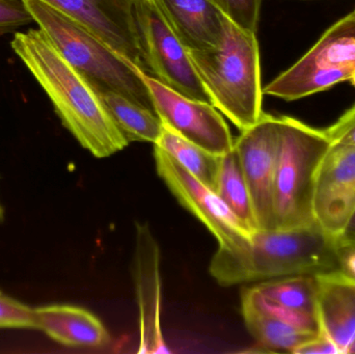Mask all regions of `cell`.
Here are the masks:
<instances>
[{
	"mask_svg": "<svg viewBox=\"0 0 355 354\" xmlns=\"http://www.w3.org/2000/svg\"><path fill=\"white\" fill-rule=\"evenodd\" d=\"M155 1L187 49H211L220 43L227 17L213 0Z\"/></svg>",
	"mask_w": 355,
	"mask_h": 354,
	"instance_id": "16",
	"label": "cell"
},
{
	"mask_svg": "<svg viewBox=\"0 0 355 354\" xmlns=\"http://www.w3.org/2000/svg\"><path fill=\"white\" fill-rule=\"evenodd\" d=\"M234 23L257 33L263 0H213Z\"/></svg>",
	"mask_w": 355,
	"mask_h": 354,
	"instance_id": "22",
	"label": "cell"
},
{
	"mask_svg": "<svg viewBox=\"0 0 355 354\" xmlns=\"http://www.w3.org/2000/svg\"><path fill=\"white\" fill-rule=\"evenodd\" d=\"M354 215L355 147L331 145L317 174L315 220L337 240Z\"/></svg>",
	"mask_w": 355,
	"mask_h": 354,
	"instance_id": "12",
	"label": "cell"
},
{
	"mask_svg": "<svg viewBox=\"0 0 355 354\" xmlns=\"http://www.w3.org/2000/svg\"><path fill=\"white\" fill-rule=\"evenodd\" d=\"M269 301L286 309L318 318L315 276H293L263 281L254 286Z\"/></svg>",
	"mask_w": 355,
	"mask_h": 354,
	"instance_id": "21",
	"label": "cell"
},
{
	"mask_svg": "<svg viewBox=\"0 0 355 354\" xmlns=\"http://www.w3.org/2000/svg\"><path fill=\"white\" fill-rule=\"evenodd\" d=\"M324 132L331 145L355 147V104Z\"/></svg>",
	"mask_w": 355,
	"mask_h": 354,
	"instance_id": "25",
	"label": "cell"
},
{
	"mask_svg": "<svg viewBox=\"0 0 355 354\" xmlns=\"http://www.w3.org/2000/svg\"><path fill=\"white\" fill-rule=\"evenodd\" d=\"M4 220V209L2 207L1 204H0V224L3 222Z\"/></svg>",
	"mask_w": 355,
	"mask_h": 354,
	"instance_id": "29",
	"label": "cell"
},
{
	"mask_svg": "<svg viewBox=\"0 0 355 354\" xmlns=\"http://www.w3.org/2000/svg\"><path fill=\"white\" fill-rule=\"evenodd\" d=\"M294 354H342L337 345L322 333L298 346Z\"/></svg>",
	"mask_w": 355,
	"mask_h": 354,
	"instance_id": "26",
	"label": "cell"
},
{
	"mask_svg": "<svg viewBox=\"0 0 355 354\" xmlns=\"http://www.w3.org/2000/svg\"><path fill=\"white\" fill-rule=\"evenodd\" d=\"M10 46L51 100L62 125L92 155L110 157L129 145L89 81L41 29L17 33Z\"/></svg>",
	"mask_w": 355,
	"mask_h": 354,
	"instance_id": "1",
	"label": "cell"
},
{
	"mask_svg": "<svg viewBox=\"0 0 355 354\" xmlns=\"http://www.w3.org/2000/svg\"><path fill=\"white\" fill-rule=\"evenodd\" d=\"M349 81H350V82H352V85H354V87H355V74L354 75V77H352V78L350 79Z\"/></svg>",
	"mask_w": 355,
	"mask_h": 354,
	"instance_id": "30",
	"label": "cell"
},
{
	"mask_svg": "<svg viewBox=\"0 0 355 354\" xmlns=\"http://www.w3.org/2000/svg\"><path fill=\"white\" fill-rule=\"evenodd\" d=\"M340 270L355 282V247H338Z\"/></svg>",
	"mask_w": 355,
	"mask_h": 354,
	"instance_id": "27",
	"label": "cell"
},
{
	"mask_svg": "<svg viewBox=\"0 0 355 354\" xmlns=\"http://www.w3.org/2000/svg\"><path fill=\"white\" fill-rule=\"evenodd\" d=\"M354 12H355V10H354Z\"/></svg>",
	"mask_w": 355,
	"mask_h": 354,
	"instance_id": "32",
	"label": "cell"
},
{
	"mask_svg": "<svg viewBox=\"0 0 355 354\" xmlns=\"http://www.w3.org/2000/svg\"><path fill=\"white\" fill-rule=\"evenodd\" d=\"M154 158L158 176L180 204L212 233L219 247L234 249L250 238L252 233L214 191L189 174L157 145H154Z\"/></svg>",
	"mask_w": 355,
	"mask_h": 354,
	"instance_id": "9",
	"label": "cell"
},
{
	"mask_svg": "<svg viewBox=\"0 0 355 354\" xmlns=\"http://www.w3.org/2000/svg\"><path fill=\"white\" fill-rule=\"evenodd\" d=\"M133 278L139 310V353H171L162 328L160 249L147 224H137Z\"/></svg>",
	"mask_w": 355,
	"mask_h": 354,
	"instance_id": "13",
	"label": "cell"
},
{
	"mask_svg": "<svg viewBox=\"0 0 355 354\" xmlns=\"http://www.w3.org/2000/svg\"><path fill=\"white\" fill-rule=\"evenodd\" d=\"M315 276L320 332L342 354H349L355 343V282L340 269Z\"/></svg>",
	"mask_w": 355,
	"mask_h": 354,
	"instance_id": "14",
	"label": "cell"
},
{
	"mask_svg": "<svg viewBox=\"0 0 355 354\" xmlns=\"http://www.w3.org/2000/svg\"><path fill=\"white\" fill-rule=\"evenodd\" d=\"M349 354H355V343H354V347H352V351H350Z\"/></svg>",
	"mask_w": 355,
	"mask_h": 354,
	"instance_id": "31",
	"label": "cell"
},
{
	"mask_svg": "<svg viewBox=\"0 0 355 354\" xmlns=\"http://www.w3.org/2000/svg\"><path fill=\"white\" fill-rule=\"evenodd\" d=\"M135 18L148 74L185 97L211 103L187 48L155 0H137Z\"/></svg>",
	"mask_w": 355,
	"mask_h": 354,
	"instance_id": "7",
	"label": "cell"
},
{
	"mask_svg": "<svg viewBox=\"0 0 355 354\" xmlns=\"http://www.w3.org/2000/svg\"><path fill=\"white\" fill-rule=\"evenodd\" d=\"M187 50L211 104L241 132L254 126L264 114L256 33L227 18L217 47Z\"/></svg>",
	"mask_w": 355,
	"mask_h": 354,
	"instance_id": "3",
	"label": "cell"
},
{
	"mask_svg": "<svg viewBox=\"0 0 355 354\" xmlns=\"http://www.w3.org/2000/svg\"><path fill=\"white\" fill-rule=\"evenodd\" d=\"M135 69L147 85L156 114L164 126L216 155L223 156L233 150L229 126L212 104L185 97L139 67Z\"/></svg>",
	"mask_w": 355,
	"mask_h": 354,
	"instance_id": "8",
	"label": "cell"
},
{
	"mask_svg": "<svg viewBox=\"0 0 355 354\" xmlns=\"http://www.w3.org/2000/svg\"><path fill=\"white\" fill-rule=\"evenodd\" d=\"M128 143H151L155 145L162 132V122L156 112L139 105L128 98L106 89L91 85Z\"/></svg>",
	"mask_w": 355,
	"mask_h": 354,
	"instance_id": "18",
	"label": "cell"
},
{
	"mask_svg": "<svg viewBox=\"0 0 355 354\" xmlns=\"http://www.w3.org/2000/svg\"><path fill=\"white\" fill-rule=\"evenodd\" d=\"M279 116L263 114L260 120L234 141L244 178L250 189L259 230H272L273 185L279 153Z\"/></svg>",
	"mask_w": 355,
	"mask_h": 354,
	"instance_id": "10",
	"label": "cell"
},
{
	"mask_svg": "<svg viewBox=\"0 0 355 354\" xmlns=\"http://www.w3.org/2000/svg\"><path fill=\"white\" fill-rule=\"evenodd\" d=\"M33 15L23 0H0V35L33 22Z\"/></svg>",
	"mask_w": 355,
	"mask_h": 354,
	"instance_id": "24",
	"label": "cell"
},
{
	"mask_svg": "<svg viewBox=\"0 0 355 354\" xmlns=\"http://www.w3.org/2000/svg\"><path fill=\"white\" fill-rule=\"evenodd\" d=\"M23 1L52 45L89 85L112 89L156 112L149 89L137 74V66L80 23L49 4L42 0Z\"/></svg>",
	"mask_w": 355,
	"mask_h": 354,
	"instance_id": "4",
	"label": "cell"
},
{
	"mask_svg": "<svg viewBox=\"0 0 355 354\" xmlns=\"http://www.w3.org/2000/svg\"><path fill=\"white\" fill-rule=\"evenodd\" d=\"M154 145L164 150L189 174L216 193L223 156L202 149L164 124L162 135Z\"/></svg>",
	"mask_w": 355,
	"mask_h": 354,
	"instance_id": "19",
	"label": "cell"
},
{
	"mask_svg": "<svg viewBox=\"0 0 355 354\" xmlns=\"http://www.w3.org/2000/svg\"><path fill=\"white\" fill-rule=\"evenodd\" d=\"M0 328L35 330L33 308L0 291Z\"/></svg>",
	"mask_w": 355,
	"mask_h": 354,
	"instance_id": "23",
	"label": "cell"
},
{
	"mask_svg": "<svg viewBox=\"0 0 355 354\" xmlns=\"http://www.w3.org/2000/svg\"><path fill=\"white\" fill-rule=\"evenodd\" d=\"M337 245L339 247H355V215L345 232L337 239Z\"/></svg>",
	"mask_w": 355,
	"mask_h": 354,
	"instance_id": "28",
	"label": "cell"
},
{
	"mask_svg": "<svg viewBox=\"0 0 355 354\" xmlns=\"http://www.w3.org/2000/svg\"><path fill=\"white\" fill-rule=\"evenodd\" d=\"M35 330L74 348L101 349L110 343V333L101 320L87 310L66 303L33 308Z\"/></svg>",
	"mask_w": 355,
	"mask_h": 354,
	"instance_id": "15",
	"label": "cell"
},
{
	"mask_svg": "<svg viewBox=\"0 0 355 354\" xmlns=\"http://www.w3.org/2000/svg\"><path fill=\"white\" fill-rule=\"evenodd\" d=\"M77 21L147 73L135 18L137 0H42Z\"/></svg>",
	"mask_w": 355,
	"mask_h": 354,
	"instance_id": "11",
	"label": "cell"
},
{
	"mask_svg": "<svg viewBox=\"0 0 355 354\" xmlns=\"http://www.w3.org/2000/svg\"><path fill=\"white\" fill-rule=\"evenodd\" d=\"M339 269L337 240L318 224L254 231L239 247H218L209 265L211 276L223 287Z\"/></svg>",
	"mask_w": 355,
	"mask_h": 354,
	"instance_id": "2",
	"label": "cell"
},
{
	"mask_svg": "<svg viewBox=\"0 0 355 354\" xmlns=\"http://www.w3.org/2000/svg\"><path fill=\"white\" fill-rule=\"evenodd\" d=\"M355 74V12L329 27L291 68L263 89L265 95L295 101L327 91Z\"/></svg>",
	"mask_w": 355,
	"mask_h": 354,
	"instance_id": "6",
	"label": "cell"
},
{
	"mask_svg": "<svg viewBox=\"0 0 355 354\" xmlns=\"http://www.w3.org/2000/svg\"><path fill=\"white\" fill-rule=\"evenodd\" d=\"M241 313L248 333L267 351L292 353L319 335L294 328L265 311L257 299L254 287L241 290Z\"/></svg>",
	"mask_w": 355,
	"mask_h": 354,
	"instance_id": "17",
	"label": "cell"
},
{
	"mask_svg": "<svg viewBox=\"0 0 355 354\" xmlns=\"http://www.w3.org/2000/svg\"><path fill=\"white\" fill-rule=\"evenodd\" d=\"M216 193L250 233L259 230L250 189L234 148L221 157Z\"/></svg>",
	"mask_w": 355,
	"mask_h": 354,
	"instance_id": "20",
	"label": "cell"
},
{
	"mask_svg": "<svg viewBox=\"0 0 355 354\" xmlns=\"http://www.w3.org/2000/svg\"><path fill=\"white\" fill-rule=\"evenodd\" d=\"M279 121L281 136L273 185L275 229L315 226L317 174L331 143L324 130L291 116H279Z\"/></svg>",
	"mask_w": 355,
	"mask_h": 354,
	"instance_id": "5",
	"label": "cell"
}]
</instances>
